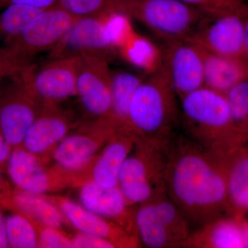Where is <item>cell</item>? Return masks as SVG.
<instances>
[{"instance_id":"cell-38","label":"cell","mask_w":248,"mask_h":248,"mask_svg":"<svg viewBox=\"0 0 248 248\" xmlns=\"http://www.w3.org/2000/svg\"><path fill=\"white\" fill-rule=\"evenodd\" d=\"M11 187L10 184L3 177L2 174L0 172V192H4L11 189Z\"/></svg>"},{"instance_id":"cell-25","label":"cell","mask_w":248,"mask_h":248,"mask_svg":"<svg viewBox=\"0 0 248 248\" xmlns=\"http://www.w3.org/2000/svg\"><path fill=\"white\" fill-rule=\"evenodd\" d=\"M127 61L143 70L145 75L153 74L162 67V52L160 46L134 32L119 49Z\"/></svg>"},{"instance_id":"cell-17","label":"cell","mask_w":248,"mask_h":248,"mask_svg":"<svg viewBox=\"0 0 248 248\" xmlns=\"http://www.w3.org/2000/svg\"><path fill=\"white\" fill-rule=\"evenodd\" d=\"M43 108L29 128L22 146L33 155H40L58 145L68 134L71 122L56 107L57 104L43 103Z\"/></svg>"},{"instance_id":"cell-26","label":"cell","mask_w":248,"mask_h":248,"mask_svg":"<svg viewBox=\"0 0 248 248\" xmlns=\"http://www.w3.org/2000/svg\"><path fill=\"white\" fill-rule=\"evenodd\" d=\"M6 234L9 248L38 247V236L30 218L19 213L6 218Z\"/></svg>"},{"instance_id":"cell-10","label":"cell","mask_w":248,"mask_h":248,"mask_svg":"<svg viewBox=\"0 0 248 248\" xmlns=\"http://www.w3.org/2000/svg\"><path fill=\"white\" fill-rule=\"evenodd\" d=\"M162 68L179 100L204 86L203 62L198 46L187 40L161 42Z\"/></svg>"},{"instance_id":"cell-29","label":"cell","mask_w":248,"mask_h":248,"mask_svg":"<svg viewBox=\"0 0 248 248\" xmlns=\"http://www.w3.org/2000/svg\"><path fill=\"white\" fill-rule=\"evenodd\" d=\"M111 0H58L57 6L77 18L101 16L110 12Z\"/></svg>"},{"instance_id":"cell-22","label":"cell","mask_w":248,"mask_h":248,"mask_svg":"<svg viewBox=\"0 0 248 248\" xmlns=\"http://www.w3.org/2000/svg\"><path fill=\"white\" fill-rule=\"evenodd\" d=\"M239 218L223 217L201 227L190 234L183 247L202 248H242L244 239Z\"/></svg>"},{"instance_id":"cell-4","label":"cell","mask_w":248,"mask_h":248,"mask_svg":"<svg viewBox=\"0 0 248 248\" xmlns=\"http://www.w3.org/2000/svg\"><path fill=\"white\" fill-rule=\"evenodd\" d=\"M110 10L141 23L161 42L187 40L210 16L179 0H111Z\"/></svg>"},{"instance_id":"cell-21","label":"cell","mask_w":248,"mask_h":248,"mask_svg":"<svg viewBox=\"0 0 248 248\" xmlns=\"http://www.w3.org/2000/svg\"><path fill=\"white\" fill-rule=\"evenodd\" d=\"M199 48L203 58L204 87L225 94L234 85L248 79L247 59L226 58Z\"/></svg>"},{"instance_id":"cell-16","label":"cell","mask_w":248,"mask_h":248,"mask_svg":"<svg viewBox=\"0 0 248 248\" xmlns=\"http://www.w3.org/2000/svg\"><path fill=\"white\" fill-rule=\"evenodd\" d=\"M59 209L67 219L81 232L96 235L109 240L117 247H134L136 238L128 234L122 227L107 218L91 213L82 205L67 199H58Z\"/></svg>"},{"instance_id":"cell-2","label":"cell","mask_w":248,"mask_h":248,"mask_svg":"<svg viewBox=\"0 0 248 248\" xmlns=\"http://www.w3.org/2000/svg\"><path fill=\"white\" fill-rule=\"evenodd\" d=\"M178 99L162 67L148 75L130 102L128 130L140 140L166 144L181 121Z\"/></svg>"},{"instance_id":"cell-11","label":"cell","mask_w":248,"mask_h":248,"mask_svg":"<svg viewBox=\"0 0 248 248\" xmlns=\"http://www.w3.org/2000/svg\"><path fill=\"white\" fill-rule=\"evenodd\" d=\"M246 11L224 16H209L187 40L221 56L248 60L245 45Z\"/></svg>"},{"instance_id":"cell-9","label":"cell","mask_w":248,"mask_h":248,"mask_svg":"<svg viewBox=\"0 0 248 248\" xmlns=\"http://www.w3.org/2000/svg\"><path fill=\"white\" fill-rule=\"evenodd\" d=\"M110 60L99 55L80 56L77 96L85 111L96 120L108 118L112 107Z\"/></svg>"},{"instance_id":"cell-8","label":"cell","mask_w":248,"mask_h":248,"mask_svg":"<svg viewBox=\"0 0 248 248\" xmlns=\"http://www.w3.org/2000/svg\"><path fill=\"white\" fill-rule=\"evenodd\" d=\"M110 13L78 18L48 52V60L94 55L111 60L118 50L109 24Z\"/></svg>"},{"instance_id":"cell-32","label":"cell","mask_w":248,"mask_h":248,"mask_svg":"<svg viewBox=\"0 0 248 248\" xmlns=\"http://www.w3.org/2000/svg\"><path fill=\"white\" fill-rule=\"evenodd\" d=\"M38 235V247L45 248H73L72 240L62 234L58 228L44 226Z\"/></svg>"},{"instance_id":"cell-31","label":"cell","mask_w":248,"mask_h":248,"mask_svg":"<svg viewBox=\"0 0 248 248\" xmlns=\"http://www.w3.org/2000/svg\"><path fill=\"white\" fill-rule=\"evenodd\" d=\"M30 65L19 60L4 46L0 48V80L5 78L11 79Z\"/></svg>"},{"instance_id":"cell-33","label":"cell","mask_w":248,"mask_h":248,"mask_svg":"<svg viewBox=\"0 0 248 248\" xmlns=\"http://www.w3.org/2000/svg\"><path fill=\"white\" fill-rule=\"evenodd\" d=\"M73 248H115V244L109 240L96 236L81 232L72 239Z\"/></svg>"},{"instance_id":"cell-35","label":"cell","mask_w":248,"mask_h":248,"mask_svg":"<svg viewBox=\"0 0 248 248\" xmlns=\"http://www.w3.org/2000/svg\"><path fill=\"white\" fill-rule=\"evenodd\" d=\"M12 150L0 133V171L4 168L6 169L8 159Z\"/></svg>"},{"instance_id":"cell-7","label":"cell","mask_w":248,"mask_h":248,"mask_svg":"<svg viewBox=\"0 0 248 248\" xmlns=\"http://www.w3.org/2000/svg\"><path fill=\"white\" fill-rule=\"evenodd\" d=\"M32 65L12 78L13 84L0 102V133L12 149L22 145L41 111L42 100L32 82Z\"/></svg>"},{"instance_id":"cell-37","label":"cell","mask_w":248,"mask_h":248,"mask_svg":"<svg viewBox=\"0 0 248 248\" xmlns=\"http://www.w3.org/2000/svg\"><path fill=\"white\" fill-rule=\"evenodd\" d=\"M245 23V45H246V55L248 58V7L244 16Z\"/></svg>"},{"instance_id":"cell-13","label":"cell","mask_w":248,"mask_h":248,"mask_svg":"<svg viewBox=\"0 0 248 248\" xmlns=\"http://www.w3.org/2000/svg\"><path fill=\"white\" fill-rule=\"evenodd\" d=\"M81 205L91 213L103 218L112 220L129 234L137 233L135 216L129 213L128 203L119 186L104 187L94 181H89L81 186L79 192ZM137 239V238H136Z\"/></svg>"},{"instance_id":"cell-18","label":"cell","mask_w":248,"mask_h":248,"mask_svg":"<svg viewBox=\"0 0 248 248\" xmlns=\"http://www.w3.org/2000/svg\"><path fill=\"white\" fill-rule=\"evenodd\" d=\"M137 140L138 138L128 128L116 130L94 163L92 180L104 187L118 186L121 169Z\"/></svg>"},{"instance_id":"cell-6","label":"cell","mask_w":248,"mask_h":248,"mask_svg":"<svg viewBox=\"0 0 248 248\" xmlns=\"http://www.w3.org/2000/svg\"><path fill=\"white\" fill-rule=\"evenodd\" d=\"M78 18L56 4L43 10L19 33L4 41L3 46L27 64L37 55L50 51Z\"/></svg>"},{"instance_id":"cell-24","label":"cell","mask_w":248,"mask_h":248,"mask_svg":"<svg viewBox=\"0 0 248 248\" xmlns=\"http://www.w3.org/2000/svg\"><path fill=\"white\" fill-rule=\"evenodd\" d=\"M138 236L147 248L177 247L175 241L156 215L153 202L141 204L135 214Z\"/></svg>"},{"instance_id":"cell-23","label":"cell","mask_w":248,"mask_h":248,"mask_svg":"<svg viewBox=\"0 0 248 248\" xmlns=\"http://www.w3.org/2000/svg\"><path fill=\"white\" fill-rule=\"evenodd\" d=\"M146 76L125 70H112V107L110 116L107 119L116 128H128L130 102L139 86Z\"/></svg>"},{"instance_id":"cell-34","label":"cell","mask_w":248,"mask_h":248,"mask_svg":"<svg viewBox=\"0 0 248 248\" xmlns=\"http://www.w3.org/2000/svg\"><path fill=\"white\" fill-rule=\"evenodd\" d=\"M58 0H0V11L12 5H26L46 9L56 4Z\"/></svg>"},{"instance_id":"cell-20","label":"cell","mask_w":248,"mask_h":248,"mask_svg":"<svg viewBox=\"0 0 248 248\" xmlns=\"http://www.w3.org/2000/svg\"><path fill=\"white\" fill-rule=\"evenodd\" d=\"M0 207L37 221L44 226L60 228L63 223V214L53 202H49L42 195L18 189L11 188L0 192Z\"/></svg>"},{"instance_id":"cell-28","label":"cell","mask_w":248,"mask_h":248,"mask_svg":"<svg viewBox=\"0 0 248 248\" xmlns=\"http://www.w3.org/2000/svg\"><path fill=\"white\" fill-rule=\"evenodd\" d=\"M233 123L240 135L248 139V78L234 85L225 94Z\"/></svg>"},{"instance_id":"cell-30","label":"cell","mask_w":248,"mask_h":248,"mask_svg":"<svg viewBox=\"0 0 248 248\" xmlns=\"http://www.w3.org/2000/svg\"><path fill=\"white\" fill-rule=\"evenodd\" d=\"M212 16L238 14L247 9V0H179Z\"/></svg>"},{"instance_id":"cell-36","label":"cell","mask_w":248,"mask_h":248,"mask_svg":"<svg viewBox=\"0 0 248 248\" xmlns=\"http://www.w3.org/2000/svg\"><path fill=\"white\" fill-rule=\"evenodd\" d=\"M241 232H242L243 239H244V248H248V221L241 218L240 220Z\"/></svg>"},{"instance_id":"cell-19","label":"cell","mask_w":248,"mask_h":248,"mask_svg":"<svg viewBox=\"0 0 248 248\" xmlns=\"http://www.w3.org/2000/svg\"><path fill=\"white\" fill-rule=\"evenodd\" d=\"M6 170L18 190L42 195L52 187L51 177L42 167L37 155L23 147L12 150L6 164Z\"/></svg>"},{"instance_id":"cell-3","label":"cell","mask_w":248,"mask_h":248,"mask_svg":"<svg viewBox=\"0 0 248 248\" xmlns=\"http://www.w3.org/2000/svg\"><path fill=\"white\" fill-rule=\"evenodd\" d=\"M180 103V122L186 136L209 151H223L246 140L233 123L224 94L203 86Z\"/></svg>"},{"instance_id":"cell-12","label":"cell","mask_w":248,"mask_h":248,"mask_svg":"<svg viewBox=\"0 0 248 248\" xmlns=\"http://www.w3.org/2000/svg\"><path fill=\"white\" fill-rule=\"evenodd\" d=\"M79 63L80 56H71L32 65V85L42 102L57 104L76 95Z\"/></svg>"},{"instance_id":"cell-14","label":"cell","mask_w":248,"mask_h":248,"mask_svg":"<svg viewBox=\"0 0 248 248\" xmlns=\"http://www.w3.org/2000/svg\"><path fill=\"white\" fill-rule=\"evenodd\" d=\"M97 120V128L92 133L66 135L55 148L53 158L62 169L78 170L91 161L99 150L101 139H109L118 130L107 119Z\"/></svg>"},{"instance_id":"cell-5","label":"cell","mask_w":248,"mask_h":248,"mask_svg":"<svg viewBox=\"0 0 248 248\" xmlns=\"http://www.w3.org/2000/svg\"><path fill=\"white\" fill-rule=\"evenodd\" d=\"M167 143L138 138L119 177L118 186L130 205H141L166 195Z\"/></svg>"},{"instance_id":"cell-15","label":"cell","mask_w":248,"mask_h":248,"mask_svg":"<svg viewBox=\"0 0 248 248\" xmlns=\"http://www.w3.org/2000/svg\"><path fill=\"white\" fill-rule=\"evenodd\" d=\"M213 153L224 173L230 210L241 219L248 212V150L240 144Z\"/></svg>"},{"instance_id":"cell-27","label":"cell","mask_w":248,"mask_h":248,"mask_svg":"<svg viewBox=\"0 0 248 248\" xmlns=\"http://www.w3.org/2000/svg\"><path fill=\"white\" fill-rule=\"evenodd\" d=\"M0 12V39L4 41L17 35L41 11L26 5H12Z\"/></svg>"},{"instance_id":"cell-1","label":"cell","mask_w":248,"mask_h":248,"mask_svg":"<svg viewBox=\"0 0 248 248\" xmlns=\"http://www.w3.org/2000/svg\"><path fill=\"white\" fill-rule=\"evenodd\" d=\"M166 151V194L188 221L202 227L231 211L224 173L213 152L173 135Z\"/></svg>"}]
</instances>
